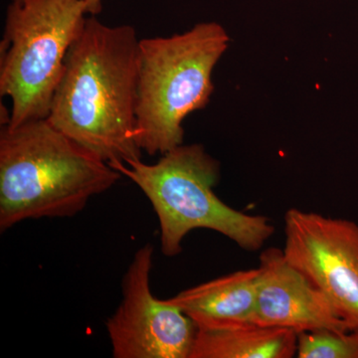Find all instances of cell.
<instances>
[{
    "instance_id": "obj_3",
    "label": "cell",
    "mask_w": 358,
    "mask_h": 358,
    "mask_svg": "<svg viewBox=\"0 0 358 358\" xmlns=\"http://www.w3.org/2000/svg\"><path fill=\"white\" fill-rule=\"evenodd\" d=\"M110 166L150 200L159 221L160 248L167 257L181 253L183 239L195 229L215 231L248 252L262 249L274 234L266 216L236 210L219 199L214 187L220 164L201 145H178L155 164L138 159Z\"/></svg>"
},
{
    "instance_id": "obj_9",
    "label": "cell",
    "mask_w": 358,
    "mask_h": 358,
    "mask_svg": "<svg viewBox=\"0 0 358 358\" xmlns=\"http://www.w3.org/2000/svg\"><path fill=\"white\" fill-rule=\"evenodd\" d=\"M260 268L238 271L167 299L197 327L253 322Z\"/></svg>"
},
{
    "instance_id": "obj_6",
    "label": "cell",
    "mask_w": 358,
    "mask_h": 358,
    "mask_svg": "<svg viewBox=\"0 0 358 358\" xmlns=\"http://www.w3.org/2000/svg\"><path fill=\"white\" fill-rule=\"evenodd\" d=\"M285 259L358 329V224L292 208L285 214Z\"/></svg>"
},
{
    "instance_id": "obj_10",
    "label": "cell",
    "mask_w": 358,
    "mask_h": 358,
    "mask_svg": "<svg viewBox=\"0 0 358 358\" xmlns=\"http://www.w3.org/2000/svg\"><path fill=\"white\" fill-rule=\"evenodd\" d=\"M298 334L254 322L197 327L190 358H292Z\"/></svg>"
},
{
    "instance_id": "obj_5",
    "label": "cell",
    "mask_w": 358,
    "mask_h": 358,
    "mask_svg": "<svg viewBox=\"0 0 358 358\" xmlns=\"http://www.w3.org/2000/svg\"><path fill=\"white\" fill-rule=\"evenodd\" d=\"M85 0H23L7 7L0 43V95L8 96L6 124L47 119L66 57L86 25Z\"/></svg>"
},
{
    "instance_id": "obj_2",
    "label": "cell",
    "mask_w": 358,
    "mask_h": 358,
    "mask_svg": "<svg viewBox=\"0 0 358 358\" xmlns=\"http://www.w3.org/2000/svg\"><path fill=\"white\" fill-rule=\"evenodd\" d=\"M122 174L47 119L0 131V230L30 219L73 217Z\"/></svg>"
},
{
    "instance_id": "obj_8",
    "label": "cell",
    "mask_w": 358,
    "mask_h": 358,
    "mask_svg": "<svg viewBox=\"0 0 358 358\" xmlns=\"http://www.w3.org/2000/svg\"><path fill=\"white\" fill-rule=\"evenodd\" d=\"M259 268L254 324L298 334L320 329L352 331L324 294L287 262L282 250L266 249Z\"/></svg>"
},
{
    "instance_id": "obj_4",
    "label": "cell",
    "mask_w": 358,
    "mask_h": 358,
    "mask_svg": "<svg viewBox=\"0 0 358 358\" xmlns=\"http://www.w3.org/2000/svg\"><path fill=\"white\" fill-rule=\"evenodd\" d=\"M229 41L216 22L140 40L134 138L143 152L164 155L183 145L182 122L210 100L212 73Z\"/></svg>"
},
{
    "instance_id": "obj_11",
    "label": "cell",
    "mask_w": 358,
    "mask_h": 358,
    "mask_svg": "<svg viewBox=\"0 0 358 358\" xmlns=\"http://www.w3.org/2000/svg\"><path fill=\"white\" fill-rule=\"evenodd\" d=\"M296 357L358 358V329L306 331L298 334Z\"/></svg>"
},
{
    "instance_id": "obj_12",
    "label": "cell",
    "mask_w": 358,
    "mask_h": 358,
    "mask_svg": "<svg viewBox=\"0 0 358 358\" xmlns=\"http://www.w3.org/2000/svg\"><path fill=\"white\" fill-rule=\"evenodd\" d=\"M14 2H22L23 0H11ZM87 6V13L96 16L102 13L103 0H85Z\"/></svg>"
},
{
    "instance_id": "obj_7",
    "label": "cell",
    "mask_w": 358,
    "mask_h": 358,
    "mask_svg": "<svg viewBox=\"0 0 358 358\" xmlns=\"http://www.w3.org/2000/svg\"><path fill=\"white\" fill-rule=\"evenodd\" d=\"M154 247L134 254L122 280V300L106 322L115 358H190L197 327L150 289Z\"/></svg>"
},
{
    "instance_id": "obj_1",
    "label": "cell",
    "mask_w": 358,
    "mask_h": 358,
    "mask_svg": "<svg viewBox=\"0 0 358 358\" xmlns=\"http://www.w3.org/2000/svg\"><path fill=\"white\" fill-rule=\"evenodd\" d=\"M138 44L131 25L87 18L66 57L47 120L107 164L141 159L134 138Z\"/></svg>"
}]
</instances>
